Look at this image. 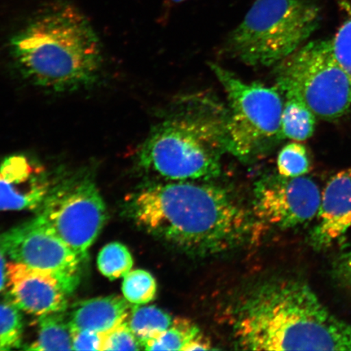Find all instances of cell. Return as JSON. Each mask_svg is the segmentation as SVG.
Segmentation results:
<instances>
[{
	"label": "cell",
	"instance_id": "cell-1",
	"mask_svg": "<svg viewBox=\"0 0 351 351\" xmlns=\"http://www.w3.org/2000/svg\"><path fill=\"white\" fill-rule=\"evenodd\" d=\"M128 209L149 234L199 256L239 247L254 230L251 213L231 193L206 184H152L130 197Z\"/></svg>",
	"mask_w": 351,
	"mask_h": 351
},
{
	"label": "cell",
	"instance_id": "cell-2",
	"mask_svg": "<svg viewBox=\"0 0 351 351\" xmlns=\"http://www.w3.org/2000/svg\"><path fill=\"white\" fill-rule=\"evenodd\" d=\"M10 53L26 81L58 93L95 85L104 69L97 32L84 13L65 1L34 12L10 38Z\"/></svg>",
	"mask_w": 351,
	"mask_h": 351
},
{
	"label": "cell",
	"instance_id": "cell-3",
	"mask_svg": "<svg viewBox=\"0 0 351 351\" xmlns=\"http://www.w3.org/2000/svg\"><path fill=\"white\" fill-rule=\"evenodd\" d=\"M234 335L244 350L351 351V324L293 279L267 282L245 297Z\"/></svg>",
	"mask_w": 351,
	"mask_h": 351
},
{
	"label": "cell",
	"instance_id": "cell-4",
	"mask_svg": "<svg viewBox=\"0 0 351 351\" xmlns=\"http://www.w3.org/2000/svg\"><path fill=\"white\" fill-rule=\"evenodd\" d=\"M226 113L193 109L154 128L138 152L139 163L171 181L209 180L221 171L227 151Z\"/></svg>",
	"mask_w": 351,
	"mask_h": 351
},
{
	"label": "cell",
	"instance_id": "cell-5",
	"mask_svg": "<svg viewBox=\"0 0 351 351\" xmlns=\"http://www.w3.org/2000/svg\"><path fill=\"white\" fill-rule=\"evenodd\" d=\"M317 0H256L228 38V51L252 66L276 65L318 28Z\"/></svg>",
	"mask_w": 351,
	"mask_h": 351
},
{
	"label": "cell",
	"instance_id": "cell-6",
	"mask_svg": "<svg viewBox=\"0 0 351 351\" xmlns=\"http://www.w3.org/2000/svg\"><path fill=\"white\" fill-rule=\"evenodd\" d=\"M209 64L229 103L226 118L228 152L247 161L282 140L284 104L278 88L245 82L229 70Z\"/></svg>",
	"mask_w": 351,
	"mask_h": 351
},
{
	"label": "cell",
	"instance_id": "cell-7",
	"mask_svg": "<svg viewBox=\"0 0 351 351\" xmlns=\"http://www.w3.org/2000/svg\"><path fill=\"white\" fill-rule=\"evenodd\" d=\"M275 77L279 90L300 99L319 119L335 121L351 111V79L330 40L304 44L276 64Z\"/></svg>",
	"mask_w": 351,
	"mask_h": 351
},
{
	"label": "cell",
	"instance_id": "cell-8",
	"mask_svg": "<svg viewBox=\"0 0 351 351\" xmlns=\"http://www.w3.org/2000/svg\"><path fill=\"white\" fill-rule=\"evenodd\" d=\"M40 218L82 261L97 239L108 219L102 195L91 176H69L53 183L38 208Z\"/></svg>",
	"mask_w": 351,
	"mask_h": 351
},
{
	"label": "cell",
	"instance_id": "cell-9",
	"mask_svg": "<svg viewBox=\"0 0 351 351\" xmlns=\"http://www.w3.org/2000/svg\"><path fill=\"white\" fill-rule=\"evenodd\" d=\"M320 200L322 191L309 178L269 175L254 186L253 216L267 226L293 229L317 217Z\"/></svg>",
	"mask_w": 351,
	"mask_h": 351
},
{
	"label": "cell",
	"instance_id": "cell-10",
	"mask_svg": "<svg viewBox=\"0 0 351 351\" xmlns=\"http://www.w3.org/2000/svg\"><path fill=\"white\" fill-rule=\"evenodd\" d=\"M0 244L13 262L77 285L81 258L38 217L3 232Z\"/></svg>",
	"mask_w": 351,
	"mask_h": 351
},
{
	"label": "cell",
	"instance_id": "cell-11",
	"mask_svg": "<svg viewBox=\"0 0 351 351\" xmlns=\"http://www.w3.org/2000/svg\"><path fill=\"white\" fill-rule=\"evenodd\" d=\"M77 285L49 271L33 269L16 262H8L4 291L7 300L28 314L41 315L62 313L68 297Z\"/></svg>",
	"mask_w": 351,
	"mask_h": 351
},
{
	"label": "cell",
	"instance_id": "cell-12",
	"mask_svg": "<svg viewBox=\"0 0 351 351\" xmlns=\"http://www.w3.org/2000/svg\"><path fill=\"white\" fill-rule=\"evenodd\" d=\"M52 182L40 162L25 154L0 160V210L39 208L51 191Z\"/></svg>",
	"mask_w": 351,
	"mask_h": 351
},
{
	"label": "cell",
	"instance_id": "cell-13",
	"mask_svg": "<svg viewBox=\"0 0 351 351\" xmlns=\"http://www.w3.org/2000/svg\"><path fill=\"white\" fill-rule=\"evenodd\" d=\"M317 222L311 232V245L326 251L351 228V168L332 176L322 192Z\"/></svg>",
	"mask_w": 351,
	"mask_h": 351
},
{
	"label": "cell",
	"instance_id": "cell-14",
	"mask_svg": "<svg viewBox=\"0 0 351 351\" xmlns=\"http://www.w3.org/2000/svg\"><path fill=\"white\" fill-rule=\"evenodd\" d=\"M132 307L118 295L99 297L74 306L69 319L71 330H90L106 335L128 319Z\"/></svg>",
	"mask_w": 351,
	"mask_h": 351
},
{
	"label": "cell",
	"instance_id": "cell-15",
	"mask_svg": "<svg viewBox=\"0 0 351 351\" xmlns=\"http://www.w3.org/2000/svg\"><path fill=\"white\" fill-rule=\"evenodd\" d=\"M64 313L39 317L37 339L29 346H25V349L39 351L73 350L72 330Z\"/></svg>",
	"mask_w": 351,
	"mask_h": 351
},
{
	"label": "cell",
	"instance_id": "cell-16",
	"mask_svg": "<svg viewBox=\"0 0 351 351\" xmlns=\"http://www.w3.org/2000/svg\"><path fill=\"white\" fill-rule=\"evenodd\" d=\"M285 97L280 126L282 138L304 142L314 134L317 117L300 99L288 95Z\"/></svg>",
	"mask_w": 351,
	"mask_h": 351
},
{
	"label": "cell",
	"instance_id": "cell-17",
	"mask_svg": "<svg viewBox=\"0 0 351 351\" xmlns=\"http://www.w3.org/2000/svg\"><path fill=\"white\" fill-rule=\"evenodd\" d=\"M127 322L143 349L145 344L169 328L173 319L156 306L136 305L132 307Z\"/></svg>",
	"mask_w": 351,
	"mask_h": 351
},
{
	"label": "cell",
	"instance_id": "cell-18",
	"mask_svg": "<svg viewBox=\"0 0 351 351\" xmlns=\"http://www.w3.org/2000/svg\"><path fill=\"white\" fill-rule=\"evenodd\" d=\"M201 335L199 328L190 320L174 319L169 328L143 346L146 350H182Z\"/></svg>",
	"mask_w": 351,
	"mask_h": 351
},
{
	"label": "cell",
	"instance_id": "cell-19",
	"mask_svg": "<svg viewBox=\"0 0 351 351\" xmlns=\"http://www.w3.org/2000/svg\"><path fill=\"white\" fill-rule=\"evenodd\" d=\"M97 263L100 273L113 280L124 278L130 273L134 265V258L125 245L112 243L101 250Z\"/></svg>",
	"mask_w": 351,
	"mask_h": 351
},
{
	"label": "cell",
	"instance_id": "cell-20",
	"mask_svg": "<svg viewBox=\"0 0 351 351\" xmlns=\"http://www.w3.org/2000/svg\"><path fill=\"white\" fill-rule=\"evenodd\" d=\"M20 309L8 300L0 302V350L20 348L24 324Z\"/></svg>",
	"mask_w": 351,
	"mask_h": 351
},
{
	"label": "cell",
	"instance_id": "cell-21",
	"mask_svg": "<svg viewBox=\"0 0 351 351\" xmlns=\"http://www.w3.org/2000/svg\"><path fill=\"white\" fill-rule=\"evenodd\" d=\"M157 291L156 279L147 271H130L124 276L122 283L123 295L134 305H144L155 298Z\"/></svg>",
	"mask_w": 351,
	"mask_h": 351
},
{
	"label": "cell",
	"instance_id": "cell-22",
	"mask_svg": "<svg viewBox=\"0 0 351 351\" xmlns=\"http://www.w3.org/2000/svg\"><path fill=\"white\" fill-rule=\"evenodd\" d=\"M311 161L304 145L300 142L289 143L280 150L278 157L280 175L287 178L302 177L309 173Z\"/></svg>",
	"mask_w": 351,
	"mask_h": 351
},
{
	"label": "cell",
	"instance_id": "cell-23",
	"mask_svg": "<svg viewBox=\"0 0 351 351\" xmlns=\"http://www.w3.org/2000/svg\"><path fill=\"white\" fill-rule=\"evenodd\" d=\"M339 3L348 15L330 44L337 62L351 79V3L348 0H339Z\"/></svg>",
	"mask_w": 351,
	"mask_h": 351
},
{
	"label": "cell",
	"instance_id": "cell-24",
	"mask_svg": "<svg viewBox=\"0 0 351 351\" xmlns=\"http://www.w3.org/2000/svg\"><path fill=\"white\" fill-rule=\"evenodd\" d=\"M142 346L132 331L127 320L104 335L103 351L139 350Z\"/></svg>",
	"mask_w": 351,
	"mask_h": 351
},
{
	"label": "cell",
	"instance_id": "cell-25",
	"mask_svg": "<svg viewBox=\"0 0 351 351\" xmlns=\"http://www.w3.org/2000/svg\"><path fill=\"white\" fill-rule=\"evenodd\" d=\"M332 273L337 283L351 293V245L335 258Z\"/></svg>",
	"mask_w": 351,
	"mask_h": 351
},
{
	"label": "cell",
	"instance_id": "cell-26",
	"mask_svg": "<svg viewBox=\"0 0 351 351\" xmlns=\"http://www.w3.org/2000/svg\"><path fill=\"white\" fill-rule=\"evenodd\" d=\"M73 350L103 351L104 335L90 330H72Z\"/></svg>",
	"mask_w": 351,
	"mask_h": 351
},
{
	"label": "cell",
	"instance_id": "cell-27",
	"mask_svg": "<svg viewBox=\"0 0 351 351\" xmlns=\"http://www.w3.org/2000/svg\"><path fill=\"white\" fill-rule=\"evenodd\" d=\"M8 263L7 254L0 244V293L5 289Z\"/></svg>",
	"mask_w": 351,
	"mask_h": 351
},
{
	"label": "cell",
	"instance_id": "cell-28",
	"mask_svg": "<svg viewBox=\"0 0 351 351\" xmlns=\"http://www.w3.org/2000/svg\"><path fill=\"white\" fill-rule=\"evenodd\" d=\"M212 349V346H210L208 340L200 335L188 345L185 351L208 350Z\"/></svg>",
	"mask_w": 351,
	"mask_h": 351
},
{
	"label": "cell",
	"instance_id": "cell-29",
	"mask_svg": "<svg viewBox=\"0 0 351 351\" xmlns=\"http://www.w3.org/2000/svg\"><path fill=\"white\" fill-rule=\"evenodd\" d=\"M170 1H172L173 3H182V2L186 1V0H170Z\"/></svg>",
	"mask_w": 351,
	"mask_h": 351
}]
</instances>
